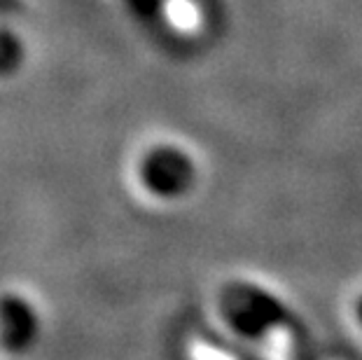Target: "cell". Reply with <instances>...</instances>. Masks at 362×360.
<instances>
[{
  "label": "cell",
  "instance_id": "4",
  "mask_svg": "<svg viewBox=\"0 0 362 360\" xmlns=\"http://www.w3.org/2000/svg\"><path fill=\"white\" fill-rule=\"evenodd\" d=\"M26 12L24 0H0V19H14Z\"/></svg>",
  "mask_w": 362,
  "mask_h": 360
},
{
  "label": "cell",
  "instance_id": "5",
  "mask_svg": "<svg viewBox=\"0 0 362 360\" xmlns=\"http://www.w3.org/2000/svg\"><path fill=\"white\" fill-rule=\"evenodd\" d=\"M353 318H356V323H358V327L362 330V293L356 297V302H353Z\"/></svg>",
  "mask_w": 362,
  "mask_h": 360
},
{
  "label": "cell",
  "instance_id": "2",
  "mask_svg": "<svg viewBox=\"0 0 362 360\" xmlns=\"http://www.w3.org/2000/svg\"><path fill=\"white\" fill-rule=\"evenodd\" d=\"M40 318L35 306L21 295H0V347L10 354H24L37 339Z\"/></svg>",
  "mask_w": 362,
  "mask_h": 360
},
{
  "label": "cell",
  "instance_id": "1",
  "mask_svg": "<svg viewBox=\"0 0 362 360\" xmlns=\"http://www.w3.org/2000/svg\"><path fill=\"white\" fill-rule=\"evenodd\" d=\"M136 175L141 187L161 202H175L197 185V162L180 145L157 143L138 159Z\"/></svg>",
  "mask_w": 362,
  "mask_h": 360
},
{
  "label": "cell",
  "instance_id": "3",
  "mask_svg": "<svg viewBox=\"0 0 362 360\" xmlns=\"http://www.w3.org/2000/svg\"><path fill=\"white\" fill-rule=\"evenodd\" d=\"M26 47L19 33H14L12 28L0 26V78H10L24 66Z\"/></svg>",
  "mask_w": 362,
  "mask_h": 360
}]
</instances>
